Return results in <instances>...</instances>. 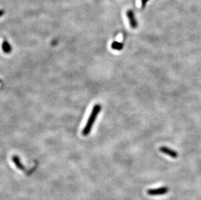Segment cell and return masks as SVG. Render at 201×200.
I'll return each instance as SVG.
<instances>
[{
  "mask_svg": "<svg viewBox=\"0 0 201 200\" xmlns=\"http://www.w3.org/2000/svg\"><path fill=\"white\" fill-rule=\"evenodd\" d=\"M101 109L102 107L100 104H96L93 107L89 119L85 124V126L83 131H82V134H83L84 136H87L90 134L91 129H92L93 125L98 117V115L99 114L100 111H101Z\"/></svg>",
  "mask_w": 201,
  "mask_h": 200,
  "instance_id": "1",
  "label": "cell"
},
{
  "mask_svg": "<svg viewBox=\"0 0 201 200\" xmlns=\"http://www.w3.org/2000/svg\"><path fill=\"white\" fill-rule=\"evenodd\" d=\"M169 188L167 187H161L157 189H150L147 191L149 195L150 196H160L164 195L168 192Z\"/></svg>",
  "mask_w": 201,
  "mask_h": 200,
  "instance_id": "2",
  "label": "cell"
},
{
  "mask_svg": "<svg viewBox=\"0 0 201 200\" xmlns=\"http://www.w3.org/2000/svg\"><path fill=\"white\" fill-rule=\"evenodd\" d=\"M160 151L161 153L166 154V155H167L168 156H170L171 157L174 158V159L177 158L178 156V154L177 151L173 150H172L171 148H167L166 146H161L160 148Z\"/></svg>",
  "mask_w": 201,
  "mask_h": 200,
  "instance_id": "3",
  "label": "cell"
},
{
  "mask_svg": "<svg viewBox=\"0 0 201 200\" xmlns=\"http://www.w3.org/2000/svg\"><path fill=\"white\" fill-rule=\"evenodd\" d=\"M127 17L129 20V23H130V26L132 27L133 29L136 28V27H138V22H137V21L135 20L134 14L132 11L129 10V11H127Z\"/></svg>",
  "mask_w": 201,
  "mask_h": 200,
  "instance_id": "4",
  "label": "cell"
},
{
  "mask_svg": "<svg viewBox=\"0 0 201 200\" xmlns=\"http://www.w3.org/2000/svg\"><path fill=\"white\" fill-rule=\"evenodd\" d=\"M2 50L5 53H9L12 51V47L11 44L7 40H4L2 44Z\"/></svg>",
  "mask_w": 201,
  "mask_h": 200,
  "instance_id": "5",
  "label": "cell"
},
{
  "mask_svg": "<svg viewBox=\"0 0 201 200\" xmlns=\"http://www.w3.org/2000/svg\"><path fill=\"white\" fill-rule=\"evenodd\" d=\"M13 161L14 162V163L15 164V165L17 166L18 168H19L20 170H24V166H23V165L22 164L19 157H18L17 155H13Z\"/></svg>",
  "mask_w": 201,
  "mask_h": 200,
  "instance_id": "6",
  "label": "cell"
},
{
  "mask_svg": "<svg viewBox=\"0 0 201 200\" xmlns=\"http://www.w3.org/2000/svg\"><path fill=\"white\" fill-rule=\"evenodd\" d=\"M123 46H124V45L122 43L118 42L117 41H115L111 44V48L113 50H117V51L122 50L123 48Z\"/></svg>",
  "mask_w": 201,
  "mask_h": 200,
  "instance_id": "7",
  "label": "cell"
},
{
  "mask_svg": "<svg viewBox=\"0 0 201 200\" xmlns=\"http://www.w3.org/2000/svg\"><path fill=\"white\" fill-rule=\"evenodd\" d=\"M147 1H148V0H141V2H142V6H143V7H144V5H146V3H147Z\"/></svg>",
  "mask_w": 201,
  "mask_h": 200,
  "instance_id": "8",
  "label": "cell"
},
{
  "mask_svg": "<svg viewBox=\"0 0 201 200\" xmlns=\"http://www.w3.org/2000/svg\"><path fill=\"white\" fill-rule=\"evenodd\" d=\"M4 14V11L3 10H0V17H2Z\"/></svg>",
  "mask_w": 201,
  "mask_h": 200,
  "instance_id": "9",
  "label": "cell"
}]
</instances>
